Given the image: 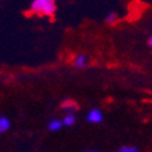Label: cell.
Returning <instances> with one entry per match:
<instances>
[{
    "mask_svg": "<svg viewBox=\"0 0 152 152\" xmlns=\"http://www.w3.org/2000/svg\"><path fill=\"white\" fill-rule=\"evenodd\" d=\"M86 118L89 123H100L103 122L104 116H103V112L99 109H92L88 111Z\"/></svg>",
    "mask_w": 152,
    "mask_h": 152,
    "instance_id": "2",
    "label": "cell"
},
{
    "mask_svg": "<svg viewBox=\"0 0 152 152\" xmlns=\"http://www.w3.org/2000/svg\"><path fill=\"white\" fill-rule=\"evenodd\" d=\"M117 152H139V150L133 146H124V147H121Z\"/></svg>",
    "mask_w": 152,
    "mask_h": 152,
    "instance_id": "9",
    "label": "cell"
},
{
    "mask_svg": "<svg viewBox=\"0 0 152 152\" xmlns=\"http://www.w3.org/2000/svg\"><path fill=\"white\" fill-rule=\"evenodd\" d=\"M74 64H75L76 68H80V69L86 68L87 64H88L87 56H85V54H77V56H76L75 58H74Z\"/></svg>",
    "mask_w": 152,
    "mask_h": 152,
    "instance_id": "3",
    "label": "cell"
},
{
    "mask_svg": "<svg viewBox=\"0 0 152 152\" xmlns=\"http://www.w3.org/2000/svg\"><path fill=\"white\" fill-rule=\"evenodd\" d=\"M10 126H11V123H10L7 117L0 116V134H3V133H5L6 130H9Z\"/></svg>",
    "mask_w": 152,
    "mask_h": 152,
    "instance_id": "6",
    "label": "cell"
},
{
    "mask_svg": "<svg viewBox=\"0 0 152 152\" xmlns=\"http://www.w3.org/2000/svg\"><path fill=\"white\" fill-rule=\"evenodd\" d=\"M148 45H150V46L152 47V36H151V37H150V39H148Z\"/></svg>",
    "mask_w": 152,
    "mask_h": 152,
    "instance_id": "10",
    "label": "cell"
},
{
    "mask_svg": "<svg viewBox=\"0 0 152 152\" xmlns=\"http://www.w3.org/2000/svg\"><path fill=\"white\" fill-rule=\"evenodd\" d=\"M63 121L62 120H51L48 122V129L51 132H57V130H59L62 127H63Z\"/></svg>",
    "mask_w": 152,
    "mask_h": 152,
    "instance_id": "5",
    "label": "cell"
},
{
    "mask_svg": "<svg viewBox=\"0 0 152 152\" xmlns=\"http://www.w3.org/2000/svg\"><path fill=\"white\" fill-rule=\"evenodd\" d=\"M57 9V0H33L29 6V11L37 16L51 17Z\"/></svg>",
    "mask_w": 152,
    "mask_h": 152,
    "instance_id": "1",
    "label": "cell"
},
{
    "mask_svg": "<svg viewBox=\"0 0 152 152\" xmlns=\"http://www.w3.org/2000/svg\"><path fill=\"white\" fill-rule=\"evenodd\" d=\"M105 21H106V23H109V24H113V23L117 21V15H116L115 12H110V13H107V16H106V18H105Z\"/></svg>",
    "mask_w": 152,
    "mask_h": 152,
    "instance_id": "8",
    "label": "cell"
},
{
    "mask_svg": "<svg viewBox=\"0 0 152 152\" xmlns=\"http://www.w3.org/2000/svg\"><path fill=\"white\" fill-rule=\"evenodd\" d=\"M62 121H63V124H64L65 127H71V126H74L75 122H76V116L74 115V113H68V115L64 116V118H63Z\"/></svg>",
    "mask_w": 152,
    "mask_h": 152,
    "instance_id": "7",
    "label": "cell"
},
{
    "mask_svg": "<svg viewBox=\"0 0 152 152\" xmlns=\"http://www.w3.org/2000/svg\"><path fill=\"white\" fill-rule=\"evenodd\" d=\"M62 109L65 110L66 112L69 113H72L74 111L77 110V104H76L74 100H70V99H66L62 103Z\"/></svg>",
    "mask_w": 152,
    "mask_h": 152,
    "instance_id": "4",
    "label": "cell"
},
{
    "mask_svg": "<svg viewBox=\"0 0 152 152\" xmlns=\"http://www.w3.org/2000/svg\"><path fill=\"white\" fill-rule=\"evenodd\" d=\"M87 152H98V151H87Z\"/></svg>",
    "mask_w": 152,
    "mask_h": 152,
    "instance_id": "11",
    "label": "cell"
}]
</instances>
